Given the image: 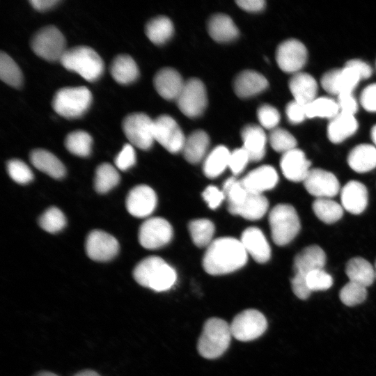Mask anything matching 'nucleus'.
<instances>
[{
	"mask_svg": "<svg viewBox=\"0 0 376 376\" xmlns=\"http://www.w3.org/2000/svg\"><path fill=\"white\" fill-rule=\"evenodd\" d=\"M7 171L10 178L19 184L31 182L33 175L29 167L19 159H11L7 163Z\"/></svg>",
	"mask_w": 376,
	"mask_h": 376,
	"instance_id": "obj_45",
	"label": "nucleus"
},
{
	"mask_svg": "<svg viewBox=\"0 0 376 376\" xmlns=\"http://www.w3.org/2000/svg\"><path fill=\"white\" fill-rule=\"evenodd\" d=\"M370 136H371L373 142L376 146V125L373 127L370 132Z\"/></svg>",
	"mask_w": 376,
	"mask_h": 376,
	"instance_id": "obj_61",
	"label": "nucleus"
},
{
	"mask_svg": "<svg viewBox=\"0 0 376 376\" xmlns=\"http://www.w3.org/2000/svg\"><path fill=\"white\" fill-rule=\"evenodd\" d=\"M367 297L366 288L349 281L340 290L339 297L347 306H354L364 301Z\"/></svg>",
	"mask_w": 376,
	"mask_h": 376,
	"instance_id": "obj_44",
	"label": "nucleus"
},
{
	"mask_svg": "<svg viewBox=\"0 0 376 376\" xmlns=\"http://www.w3.org/2000/svg\"><path fill=\"white\" fill-rule=\"evenodd\" d=\"M340 69H333L325 72L321 78L320 84L328 93L338 95L339 75Z\"/></svg>",
	"mask_w": 376,
	"mask_h": 376,
	"instance_id": "obj_51",
	"label": "nucleus"
},
{
	"mask_svg": "<svg viewBox=\"0 0 376 376\" xmlns=\"http://www.w3.org/2000/svg\"><path fill=\"white\" fill-rule=\"evenodd\" d=\"M269 223L274 243L284 246L290 243L299 233L300 221L296 210L290 204L275 205L269 212Z\"/></svg>",
	"mask_w": 376,
	"mask_h": 376,
	"instance_id": "obj_5",
	"label": "nucleus"
},
{
	"mask_svg": "<svg viewBox=\"0 0 376 376\" xmlns=\"http://www.w3.org/2000/svg\"><path fill=\"white\" fill-rule=\"evenodd\" d=\"M189 231L194 243L198 247H207L214 233L213 223L206 219H194L189 224Z\"/></svg>",
	"mask_w": 376,
	"mask_h": 376,
	"instance_id": "obj_37",
	"label": "nucleus"
},
{
	"mask_svg": "<svg viewBox=\"0 0 376 376\" xmlns=\"http://www.w3.org/2000/svg\"><path fill=\"white\" fill-rule=\"evenodd\" d=\"M307 56L306 47L296 39L283 41L276 51V61L279 67L283 72L293 75L300 72L304 66Z\"/></svg>",
	"mask_w": 376,
	"mask_h": 376,
	"instance_id": "obj_13",
	"label": "nucleus"
},
{
	"mask_svg": "<svg viewBox=\"0 0 376 376\" xmlns=\"http://www.w3.org/2000/svg\"><path fill=\"white\" fill-rule=\"evenodd\" d=\"M91 102L92 94L88 88L65 87L56 92L52 104L58 115L66 118H76L88 110Z\"/></svg>",
	"mask_w": 376,
	"mask_h": 376,
	"instance_id": "obj_6",
	"label": "nucleus"
},
{
	"mask_svg": "<svg viewBox=\"0 0 376 376\" xmlns=\"http://www.w3.org/2000/svg\"><path fill=\"white\" fill-rule=\"evenodd\" d=\"M231 336L230 324L225 320L210 318L204 324L198 339V351L205 359H217L229 347Z\"/></svg>",
	"mask_w": 376,
	"mask_h": 376,
	"instance_id": "obj_4",
	"label": "nucleus"
},
{
	"mask_svg": "<svg viewBox=\"0 0 376 376\" xmlns=\"http://www.w3.org/2000/svg\"><path fill=\"white\" fill-rule=\"evenodd\" d=\"M242 148L247 152L250 161L261 160L266 151L267 137L263 129L256 125L244 126L241 131Z\"/></svg>",
	"mask_w": 376,
	"mask_h": 376,
	"instance_id": "obj_24",
	"label": "nucleus"
},
{
	"mask_svg": "<svg viewBox=\"0 0 376 376\" xmlns=\"http://www.w3.org/2000/svg\"><path fill=\"white\" fill-rule=\"evenodd\" d=\"M31 46L37 56L49 61H60L66 50L63 35L54 26L38 31L31 39Z\"/></svg>",
	"mask_w": 376,
	"mask_h": 376,
	"instance_id": "obj_7",
	"label": "nucleus"
},
{
	"mask_svg": "<svg viewBox=\"0 0 376 376\" xmlns=\"http://www.w3.org/2000/svg\"><path fill=\"white\" fill-rule=\"evenodd\" d=\"M60 62L65 69L79 74L88 81L97 79L104 70L103 61L100 55L87 46L66 49Z\"/></svg>",
	"mask_w": 376,
	"mask_h": 376,
	"instance_id": "obj_3",
	"label": "nucleus"
},
{
	"mask_svg": "<svg viewBox=\"0 0 376 376\" xmlns=\"http://www.w3.org/2000/svg\"><path fill=\"white\" fill-rule=\"evenodd\" d=\"M269 141L272 148L276 152H287L296 148V139L285 129L276 127L269 134Z\"/></svg>",
	"mask_w": 376,
	"mask_h": 376,
	"instance_id": "obj_42",
	"label": "nucleus"
},
{
	"mask_svg": "<svg viewBox=\"0 0 376 376\" xmlns=\"http://www.w3.org/2000/svg\"><path fill=\"white\" fill-rule=\"evenodd\" d=\"M312 209L315 216L325 224H333L338 221L343 214V207L331 198H316Z\"/></svg>",
	"mask_w": 376,
	"mask_h": 376,
	"instance_id": "obj_36",
	"label": "nucleus"
},
{
	"mask_svg": "<svg viewBox=\"0 0 376 376\" xmlns=\"http://www.w3.org/2000/svg\"><path fill=\"white\" fill-rule=\"evenodd\" d=\"M58 0H31L29 3L37 10H46L56 4Z\"/></svg>",
	"mask_w": 376,
	"mask_h": 376,
	"instance_id": "obj_58",
	"label": "nucleus"
},
{
	"mask_svg": "<svg viewBox=\"0 0 376 376\" xmlns=\"http://www.w3.org/2000/svg\"><path fill=\"white\" fill-rule=\"evenodd\" d=\"M311 164L304 152L298 148L283 153L280 161L283 175L292 182H304L311 170Z\"/></svg>",
	"mask_w": 376,
	"mask_h": 376,
	"instance_id": "obj_18",
	"label": "nucleus"
},
{
	"mask_svg": "<svg viewBox=\"0 0 376 376\" xmlns=\"http://www.w3.org/2000/svg\"><path fill=\"white\" fill-rule=\"evenodd\" d=\"M185 82L175 70L164 68L159 70L154 77L153 84L158 94L165 100H176Z\"/></svg>",
	"mask_w": 376,
	"mask_h": 376,
	"instance_id": "obj_20",
	"label": "nucleus"
},
{
	"mask_svg": "<svg viewBox=\"0 0 376 376\" xmlns=\"http://www.w3.org/2000/svg\"><path fill=\"white\" fill-rule=\"evenodd\" d=\"M360 103L365 110L376 112V83L368 85L363 90Z\"/></svg>",
	"mask_w": 376,
	"mask_h": 376,
	"instance_id": "obj_53",
	"label": "nucleus"
},
{
	"mask_svg": "<svg viewBox=\"0 0 376 376\" xmlns=\"http://www.w3.org/2000/svg\"><path fill=\"white\" fill-rule=\"evenodd\" d=\"M347 161L355 172H368L376 168V148L370 144H359L351 150Z\"/></svg>",
	"mask_w": 376,
	"mask_h": 376,
	"instance_id": "obj_30",
	"label": "nucleus"
},
{
	"mask_svg": "<svg viewBox=\"0 0 376 376\" xmlns=\"http://www.w3.org/2000/svg\"><path fill=\"white\" fill-rule=\"evenodd\" d=\"M342 207L348 212L359 214L363 212L368 204V191L366 186L357 180H350L340 191Z\"/></svg>",
	"mask_w": 376,
	"mask_h": 376,
	"instance_id": "obj_21",
	"label": "nucleus"
},
{
	"mask_svg": "<svg viewBox=\"0 0 376 376\" xmlns=\"http://www.w3.org/2000/svg\"><path fill=\"white\" fill-rule=\"evenodd\" d=\"M358 128L354 116L339 112L330 120L327 127V136L330 141L339 143L353 135Z\"/></svg>",
	"mask_w": 376,
	"mask_h": 376,
	"instance_id": "obj_27",
	"label": "nucleus"
},
{
	"mask_svg": "<svg viewBox=\"0 0 376 376\" xmlns=\"http://www.w3.org/2000/svg\"><path fill=\"white\" fill-rule=\"evenodd\" d=\"M236 3L242 9L249 12H258L263 10L265 6L263 0H238Z\"/></svg>",
	"mask_w": 376,
	"mask_h": 376,
	"instance_id": "obj_57",
	"label": "nucleus"
},
{
	"mask_svg": "<svg viewBox=\"0 0 376 376\" xmlns=\"http://www.w3.org/2000/svg\"><path fill=\"white\" fill-rule=\"evenodd\" d=\"M257 116L260 125L271 130L276 128L280 121L279 112L269 104L261 105L258 109Z\"/></svg>",
	"mask_w": 376,
	"mask_h": 376,
	"instance_id": "obj_47",
	"label": "nucleus"
},
{
	"mask_svg": "<svg viewBox=\"0 0 376 376\" xmlns=\"http://www.w3.org/2000/svg\"><path fill=\"white\" fill-rule=\"evenodd\" d=\"M267 322L264 315L256 309L238 313L230 324L232 336L240 341H250L265 331Z\"/></svg>",
	"mask_w": 376,
	"mask_h": 376,
	"instance_id": "obj_10",
	"label": "nucleus"
},
{
	"mask_svg": "<svg viewBox=\"0 0 376 376\" xmlns=\"http://www.w3.org/2000/svg\"><path fill=\"white\" fill-rule=\"evenodd\" d=\"M202 196L211 209L217 208L226 198L223 191L215 186H208L205 189Z\"/></svg>",
	"mask_w": 376,
	"mask_h": 376,
	"instance_id": "obj_54",
	"label": "nucleus"
},
{
	"mask_svg": "<svg viewBox=\"0 0 376 376\" xmlns=\"http://www.w3.org/2000/svg\"><path fill=\"white\" fill-rule=\"evenodd\" d=\"M360 80L359 76L352 68L344 66L340 69L339 75L338 95L343 93H352Z\"/></svg>",
	"mask_w": 376,
	"mask_h": 376,
	"instance_id": "obj_48",
	"label": "nucleus"
},
{
	"mask_svg": "<svg viewBox=\"0 0 376 376\" xmlns=\"http://www.w3.org/2000/svg\"><path fill=\"white\" fill-rule=\"evenodd\" d=\"M0 79L6 84L18 88L22 85V74L14 60L6 53L0 54Z\"/></svg>",
	"mask_w": 376,
	"mask_h": 376,
	"instance_id": "obj_41",
	"label": "nucleus"
},
{
	"mask_svg": "<svg viewBox=\"0 0 376 376\" xmlns=\"http://www.w3.org/2000/svg\"><path fill=\"white\" fill-rule=\"evenodd\" d=\"M345 273L350 281L366 288L370 286L375 279V269L373 265L361 257H354L347 261Z\"/></svg>",
	"mask_w": 376,
	"mask_h": 376,
	"instance_id": "obj_33",
	"label": "nucleus"
},
{
	"mask_svg": "<svg viewBox=\"0 0 376 376\" xmlns=\"http://www.w3.org/2000/svg\"><path fill=\"white\" fill-rule=\"evenodd\" d=\"M326 263V254L318 245H310L299 251L294 258L293 277L306 280V276L313 270L323 269Z\"/></svg>",
	"mask_w": 376,
	"mask_h": 376,
	"instance_id": "obj_17",
	"label": "nucleus"
},
{
	"mask_svg": "<svg viewBox=\"0 0 376 376\" xmlns=\"http://www.w3.org/2000/svg\"><path fill=\"white\" fill-rule=\"evenodd\" d=\"M175 101L180 111L186 116L196 118L201 116L207 102L203 83L196 78L187 80Z\"/></svg>",
	"mask_w": 376,
	"mask_h": 376,
	"instance_id": "obj_8",
	"label": "nucleus"
},
{
	"mask_svg": "<svg viewBox=\"0 0 376 376\" xmlns=\"http://www.w3.org/2000/svg\"><path fill=\"white\" fill-rule=\"evenodd\" d=\"M345 66L352 68L359 76L361 80L368 79L372 75V68L366 62L360 59L349 60Z\"/></svg>",
	"mask_w": 376,
	"mask_h": 376,
	"instance_id": "obj_56",
	"label": "nucleus"
},
{
	"mask_svg": "<svg viewBox=\"0 0 376 376\" xmlns=\"http://www.w3.org/2000/svg\"><path fill=\"white\" fill-rule=\"evenodd\" d=\"M157 205V196L149 186L141 185L130 190L126 198V207L136 217L149 216Z\"/></svg>",
	"mask_w": 376,
	"mask_h": 376,
	"instance_id": "obj_16",
	"label": "nucleus"
},
{
	"mask_svg": "<svg viewBox=\"0 0 376 376\" xmlns=\"http://www.w3.org/2000/svg\"><path fill=\"white\" fill-rule=\"evenodd\" d=\"M247 253L240 240L233 237H220L207 247L203 267L209 274L224 275L242 267L247 261Z\"/></svg>",
	"mask_w": 376,
	"mask_h": 376,
	"instance_id": "obj_1",
	"label": "nucleus"
},
{
	"mask_svg": "<svg viewBox=\"0 0 376 376\" xmlns=\"http://www.w3.org/2000/svg\"><path fill=\"white\" fill-rule=\"evenodd\" d=\"M33 376H58L52 372L49 371H42L40 373H38L37 374L34 375Z\"/></svg>",
	"mask_w": 376,
	"mask_h": 376,
	"instance_id": "obj_60",
	"label": "nucleus"
},
{
	"mask_svg": "<svg viewBox=\"0 0 376 376\" xmlns=\"http://www.w3.org/2000/svg\"><path fill=\"white\" fill-rule=\"evenodd\" d=\"M336 102L340 112L353 116L357 112L358 104L352 93H340Z\"/></svg>",
	"mask_w": 376,
	"mask_h": 376,
	"instance_id": "obj_52",
	"label": "nucleus"
},
{
	"mask_svg": "<svg viewBox=\"0 0 376 376\" xmlns=\"http://www.w3.org/2000/svg\"><path fill=\"white\" fill-rule=\"evenodd\" d=\"M309 290L312 291L326 290L333 284V279L323 269H318L310 272L306 278Z\"/></svg>",
	"mask_w": 376,
	"mask_h": 376,
	"instance_id": "obj_46",
	"label": "nucleus"
},
{
	"mask_svg": "<svg viewBox=\"0 0 376 376\" xmlns=\"http://www.w3.org/2000/svg\"><path fill=\"white\" fill-rule=\"evenodd\" d=\"M240 242L247 254L258 263L267 262L271 257V249L263 233L256 227H249L244 230Z\"/></svg>",
	"mask_w": 376,
	"mask_h": 376,
	"instance_id": "obj_19",
	"label": "nucleus"
},
{
	"mask_svg": "<svg viewBox=\"0 0 376 376\" xmlns=\"http://www.w3.org/2000/svg\"><path fill=\"white\" fill-rule=\"evenodd\" d=\"M267 199L262 194L248 191L244 199L237 205L228 206L230 213L249 220L262 218L268 209Z\"/></svg>",
	"mask_w": 376,
	"mask_h": 376,
	"instance_id": "obj_23",
	"label": "nucleus"
},
{
	"mask_svg": "<svg viewBox=\"0 0 376 376\" xmlns=\"http://www.w3.org/2000/svg\"><path fill=\"white\" fill-rule=\"evenodd\" d=\"M123 130L130 143L140 149L148 150L155 141L153 120L143 113H132L123 121Z\"/></svg>",
	"mask_w": 376,
	"mask_h": 376,
	"instance_id": "obj_9",
	"label": "nucleus"
},
{
	"mask_svg": "<svg viewBox=\"0 0 376 376\" xmlns=\"http://www.w3.org/2000/svg\"><path fill=\"white\" fill-rule=\"evenodd\" d=\"M210 144V138L203 130L191 132L185 141L182 149L185 159L191 164H197L206 155Z\"/></svg>",
	"mask_w": 376,
	"mask_h": 376,
	"instance_id": "obj_28",
	"label": "nucleus"
},
{
	"mask_svg": "<svg viewBox=\"0 0 376 376\" xmlns=\"http://www.w3.org/2000/svg\"><path fill=\"white\" fill-rule=\"evenodd\" d=\"M278 180L275 169L269 165H263L250 171L240 181L248 191L262 194L274 188Z\"/></svg>",
	"mask_w": 376,
	"mask_h": 376,
	"instance_id": "obj_22",
	"label": "nucleus"
},
{
	"mask_svg": "<svg viewBox=\"0 0 376 376\" xmlns=\"http://www.w3.org/2000/svg\"><path fill=\"white\" fill-rule=\"evenodd\" d=\"M207 31L211 38L219 42L231 41L239 34L237 27L232 19L221 13L215 14L209 19Z\"/></svg>",
	"mask_w": 376,
	"mask_h": 376,
	"instance_id": "obj_29",
	"label": "nucleus"
},
{
	"mask_svg": "<svg viewBox=\"0 0 376 376\" xmlns=\"http://www.w3.org/2000/svg\"><path fill=\"white\" fill-rule=\"evenodd\" d=\"M85 247L86 252L91 259L96 261H107L116 256L119 250V244L111 235L95 230L88 234Z\"/></svg>",
	"mask_w": 376,
	"mask_h": 376,
	"instance_id": "obj_15",
	"label": "nucleus"
},
{
	"mask_svg": "<svg viewBox=\"0 0 376 376\" xmlns=\"http://www.w3.org/2000/svg\"><path fill=\"white\" fill-rule=\"evenodd\" d=\"M154 139L171 153L182 151L185 138L177 122L169 115L153 120Z\"/></svg>",
	"mask_w": 376,
	"mask_h": 376,
	"instance_id": "obj_11",
	"label": "nucleus"
},
{
	"mask_svg": "<svg viewBox=\"0 0 376 376\" xmlns=\"http://www.w3.org/2000/svg\"><path fill=\"white\" fill-rule=\"evenodd\" d=\"M75 376H100L97 372L92 370H85L77 373Z\"/></svg>",
	"mask_w": 376,
	"mask_h": 376,
	"instance_id": "obj_59",
	"label": "nucleus"
},
{
	"mask_svg": "<svg viewBox=\"0 0 376 376\" xmlns=\"http://www.w3.org/2000/svg\"><path fill=\"white\" fill-rule=\"evenodd\" d=\"M66 224L65 217L58 208L52 207L40 217V226L48 233H56L62 230Z\"/></svg>",
	"mask_w": 376,
	"mask_h": 376,
	"instance_id": "obj_43",
	"label": "nucleus"
},
{
	"mask_svg": "<svg viewBox=\"0 0 376 376\" xmlns=\"http://www.w3.org/2000/svg\"><path fill=\"white\" fill-rule=\"evenodd\" d=\"M249 161L250 159L246 150L242 147L237 148L230 152L228 167L234 175H238L242 172Z\"/></svg>",
	"mask_w": 376,
	"mask_h": 376,
	"instance_id": "obj_49",
	"label": "nucleus"
},
{
	"mask_svg": "<svg viewBox=\"0 0 376 376\" xmlns=\"http://www.w3.org/2000/svg\"><path fill=\"white\" fill-rule=\"evenodd\" d=\"M288 85L294 100L302 106L307 105L317 97L318 84L308 73L299 72L292 75Z\"/></svg>",
	"mask_w": 376,
	"mask_h": 376,
	"instance_id": "obj_25",
	"label": "nucleus"
},
{
	"mask_svg": "<svg viewBox=\"0 0 376 376\" xmlns=\"http://www.w3.org/2000/svg\"><path fill=\"white\" fill-rule=\"evenodd\" d=\"M110 72L114 80L120 84H129L139 77L138 66L127 54H120L113 58Z\"/></svg>",
	"mask_w": 376,
	"mask_h": 376,
	"instance_id": "obj_32",
	"label": "nucleus"
},
{
	"mask_svg": "<svg viewBox=\"0 0 376 376\" xmlns=\"http://www.w3.org/2000/svg\"><path fill=\"white\" fill-rule=\"evenodd\" d=\"M230 152L224 146L214 148L207 156L203 164V172L209 178H214L228 166Z\"/></svg>",
	"mask_w": 376,
	"mask_h": 376,
	"instance_id": "obj_34",
	"label": "nucleus"
},
{
	"mask_svg": "<svg viewBox=\"0 0 376 376\" xmlns=\"http://www.w3.org/2000/svg\"><path fill=\"white\" fill-rule=\"evenodd\" d=\"M146 35L154 44L161 45L171 38L173 33V25L165 16L150 19L146 25Z\"/></svg>",
	"mask_w": 376,
	"mask_h": 376,
	"instance_id": "obj_35",
	"label": "nucleus"
},
{
	"mask_svg": "<svg viewBox=\"0 0 376 376\" xmlns=\"http://www.w3.org/2000/svg\"><path fill=\"white\" fill-rule=\"evenodd\" d=\"M31 164L40 171L56 178H61L65 174V169L63 163L52 152L36 149L30 154Z\"/></svg>",
	"mask_w": 376,
	"mask_h": 376,
	"instance_id": "obj_31",
	"label": "nucleus"
},
{
	"mask_svg": "<svg viewBox=\"0 0 376 376\" xmlns=\"http://www.w3.org/2000/svg\"><path fill=\"white\" fill-rule=\"evenodd\" d=\"M375 279H376V260H375Z\"/></svg>",
	"mask_w": 376,
	"mask_h": 376,
	"instance_id": "obj_62",
	"label": "nucleus"
},
{
	"mask_svg": "<svg viewBox=\"0 0 376 376\" xmlns=\"http://www.w3.org/2000/svg\"><path fill=\"white\" fill-rule=\"evenodd\" d=\"M136 154L131 144H125L115 159V164L121 171H125L134 166Z\"/></svg>",
	"mask_w": 376,
	"mask_h": 376,
	"instance_id": "obj_50",
	"label": "nucleus"
},
{
	"mask_svg": "<svg viewBox=\"0 0 376 376\" xmlns=\"http://www.w3.org/2000/svg\"><path fill=\"white\" fill-rule=\"evenodd\" d=\"M119 180L118 172L112 165L108 163L102 164L95 171V189L98 193L104 194L116 186Z\"/></svg>",
	"mask_w": 376,
	"mask_h": 376,
	"instance_id": "obj_39",
	"label": "nucleus"
},
{
	"mask_svg": "<svg viewBox=\"0 0 376 376\" xmlns=\"http://www.w3.org/2000/svg\"><path fill=\"white\" fill-rule=\"evenodd\" d=\"M173 236L171 224L161 217H152L145 221L139 231L141 245L148 249H159L168 244Z\"/></svg>",
	"mask_w": 376,
	"mask_h": 376,
	"instance_id": "obj_12",
	"label": "nucleus"
},
{
	"mask_svg": "<svg viewBox=\"0 0 376 376\" xmlns=\"http://www.w3.org/2000/svg\"><path fill=\"white\" fill-rule=\"evenodd\" d=\"M267 86L268 81L266 78L259 72L251 70L239 73L233 83L235 93L242 98L256 95L265 90Z\"/></svg>",
	"mask_w": 376,
	"mask_h": 376,
	"instance_id": "obj_26",
	"label": "nucleus"
},
{
	"mask_svg": "<svg viewBox=\"0 0 376 376\" xmlns=\"http://www.w3.org/2000/svg\"><path fill=\"white\" fill-rule=\"evenodd\" d=\"M285 113L288 120L293 124L300 123L307 118L304 106L301 105L295 100L290 102L287 104Z\"/></svg>",
	"mask_w": 376,
	"mask_h": 376,
	"instance_id": "obj_55",
	"label": "nucleus"
},
{
	"mask_svg": "<svg viewBox=\"0 0 376 376\" xmlns=\"http://www.w3.org/2000/svg\"><path fill=\"white\" fill-rule=\"evenodd\" d=\"M133 277L139 285L156 292L170 289L176 281L174 269L158 256L144 258L135 267Z\"/></svg>",
	"mask_w": 376,
	"mask_h": 376,
	"instance_id": "obj_2",
	"label": "nucleus"
},
{
	"mask_svg": "<svg viewBox=\"0 0 376 376\" xmlns=\"http://www.w3.org/2000/svg\"><path fill=\"white\" fill-rule=\"evenodd\" d=\"M65 146L72 154L79 157H87L91 154L92 137L86 132L76 130L68 134Z\"/></svg>",
	"mask_w": 376,
	"mask_h": 376,
	"instance_id": "obj_40",
	"label": "nucleus"
},
{
	"mask_svg": "<svg viewBox=\"0 0 376 376\" xmlns=\"http://www.w3.org/2000/svg\"><path fill=\"white\" fill-rule=\"evenodd\" d=\"M304 185L306 191L317 198H331L340 190L337 178L332 173L321 169H311L304 180Z\"/></svg>",
	"mask_w": 376,
	"mask_h": 376,
	"instance_id": "obj_14",
	"label": "nucleus"
},
{
	"mask_svg": "<svg viewBox=\"0 0 376 376\" xmlns=\"http://www.w3.org/2000/svg\"><path fill=\"white\" fill-rule=\"evenodd\" d=\"M307 118L315 117L332 119L340 111L337 102L327 97H316L313 101L304 106Z\"/></svg>",
	"mask_w": 376,
	"mask_h": 376,
	"instance_id": "obj_38",
	"label": "nucleus"
}]
</instances>
